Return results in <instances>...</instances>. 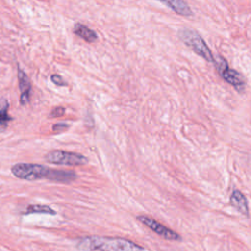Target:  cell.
<instances>
[{
    "label": "cell",
    "instance_id": "cell-1",
    "mask_svg": "<svg viewBox=\"0 0 251 251\" xmlns=\"http://www.w3.org/2000/svg\"><path fill=\"white\" fill-rule=\"evenodd\" d=\"M12 174L25 180L49 179L57 182H71L76 178V175L73 171H62L51 169L38 164L18 163L11 168Z\"/></svg>",
    "mask_w": 251,
    "mask_h": 251
},
{
    "label": "cell",
    "instance_id": "cell-2",
    "mask_svg": "<svg viewBox=\"0 0 251 251\" xmlns=\"http://www.w3.org/2000/svg\"><path fill=\"white\" fill-rule=\"evenodd\" d=\"M77 248L81 251H145L142 246L126 238L97 235L81 238Z\"/></svg>",
    "mask_w": 251,
    "mask_h": 251
},
{
    "label": "cell",
    "instance_id": "cell-3",
    "mask_svg": "<svg viewBox=\"0 0 251 251\" xmlns=\"http://www.w3.org/2000/svg\"><path fill=\"white\" fill-rule=\"evenodd\" d=\"M178 38L188 47H190L196 54L201 56L204 60L213 63L214 55L202 36L194 29L188 27L179 28L177 31Z\"/></svg>",
    "mask_w": 251,
    "mask_h": 251
},
{
    "label": "cell",
    "instance_id": "cell-4",
    "mask_svg": "<svg viewBox=\"0 0 251 251\" xmlns=\"http://www.w3.org/2000/svg\"><path fill=\"white\" fill-rule=\"evenodd\" d=\"M215 68L224 80L232 85L238 92H242L245 88V81L243 76L234 69L228 67L226 60L221 56L214 57L213 61Z\"/></svg>",
    "mask_w": 251,
    "mask_h": 251
},
{
    "label": "cell",
    "instance_id": "cell-5",
    "mask_svg": "<svg viewBox=\"0 0 251 251\" xmlns=\"http://www.w3.org/2000/svg\"><path fill=\"white\" fill-rule=\"evenodd\" d=\"M45 159L48 163L64 166H82L88 162L87 158L81 154L63 150L50 151L45 156Z\"/></svg>",
    "mask_w": 251,
    "mask_h": 251
},
{
    "label": "cell",
    "instance_id": "cell-6",
    "mask_svg": "<svg viewBox=\"0 0 251 251\" xmlns=\"http://www.w3.org/2000/svg\"><path fill=\"white\" fill-rule=\"evenodd\" d=\"M136 219L141 224H143L144 226L149 227L151 230H153L156 234H158L159 236H161L164 239L171 240V241L181 240V236L177 232H176V231L172 230L171 228L165 226L164 225L160 224L155 219H152L147 216H137Z\"/></svg>",
    "mask_w": 251,
    "mask_h": 251
},
{
    "label": "cell",
    "instance_id": "cell-7",
    "mask_svg": "<svg viewBox=\"0 0 251 251\" xmlns=\"http://www.w3.org/2000/svg\"><path fill=\"white\" fill-rule=\"evenodd\" d=\"M229 203L241 215H243L245 217L249 216L248 202H247L246 197L244 196V194L241 191L234 189L229 196Z\"/></svg>",
    "mask_w": 251,
    "mask_h": 251
},
{
    "label": "cell",
    "instance_id": "cell-8",
    "mask_svg": "<svg viewBox=\"0 0 251 251\" xmlns=\"http://www.w3.org/2000/svg\"><path fill=\"white\" fill-rule=\"evenodd\" d=\"M18 80H19V87L21 90L20 102L22 105H25L29 101L31 84L26 74L20 68L18 69Z\"/></svg>",
    "mask_w": 251,
    "mask_h": 251
},
{
    "label": "cell",
    "instance_id": "cell-9",
    "mask_svg": "<svg viewBox=\"0 0 251 251\" xmlns=\"http://www.w3.org/2000/svg\"><path fill=\"white\" fill-rule=\"evenodd\" d=\"M156 1L163 2L171 10H173L175 13H176L179 16L191 17L193 14L191 8L188 6V4L184 0H156Z\"/></svg>",
    "mask_w": 251,
    "mask_h": 251
},
{
    "label": "cell",
    "instance_id": "cell-10",
    "mask_svg": "<svg viewBox=\"0 0 251 251\" xmlns=\"http://www.w3.org/2000/svg\"><path fill=\"white\" fill-rule=\"evenodd\" d=\"M74 32L88 43H92L97 40L96 32L82 24H75L74 26Z\"/></svg>",
    "mask_w": 251,
    "mask_h": 251
},
{
    "label": "cell",
    "instance_id": "cell-11",
    "mask_svg": "<svg viewBox=\"0 0 251 251\" xmlns=\"http://www.w3.org/2000/svg\"><path fill=\"white\" fill-rule=\"evenodd\" d=\"M25 215L28 214H48V215H56V211H54L51 207L47 205L37 204V205H29L25 213Z\"/></svg>",
    "mask_w": 251,
    "mask_h": 251
},
{
    "label": "cell",
    "instance_id": "cell-12",
    "mask_svg": "<svg viewBox=\"0 0 251 251\" xmlns=\"http://www.w3.org/2000/svg\"><path fill=\"white\" fill-rule=\"evenodd\" d=\"M9 109V103L6 99L0 100V125L3 126H6L11 121V117L8 114Z\"/></svg>",
    "mask_w": 251,
    "mask_h": 251
},
{
    "label": "cell",
    "instance_id": "cell-13",
    "mask_svg": "<svg viewBox=\"0 0 251 251\" xmlns=\"http://www.w3.org/2000/svg\"><path fill=\"white\" fill-rule=\"evenodd\" d=\"M50 79H51V81L53 82V83H55L56 85H58V86H65V85H67V83H66V81L63 79V77L61 76V75H51V77H50Z\"/></svg>",
    "mask_w": 251,
    "mask_h": 251
},
{
    "label": "cell",
    "instance_id": "cell-14",
    "mask_svg": "<svg viewBox=\"0 0 251 251\" xmlns=\"http://www.w3.org/2000/svg\"><path fill=\"white\" fill-rule=\"evenodd\" d=\"M65 113V109L62 107H57L55 108L51 113H50V117L51 118H57V117H61L63 116Z\"/></svg>",
    "mask_w": 251,
    "mask_h": 251
},
{
    "label": "cell",
    "instance_id": "cell-15",
    "mask_svg": "<svg viewBox=\"0 0 251 251\" xmlns=\"http://www.w3.org/2000/svg\"><path fill=\"white\" fill-rule=\"evenodd\" d=\"M69 127V125L68 124H63V123H60V124H56L53 126V130L54 131H61V130H65L66 128Z\"/></svg>",
    "mask_w": 251,
    "mask_h": 251
}]
</instances>
